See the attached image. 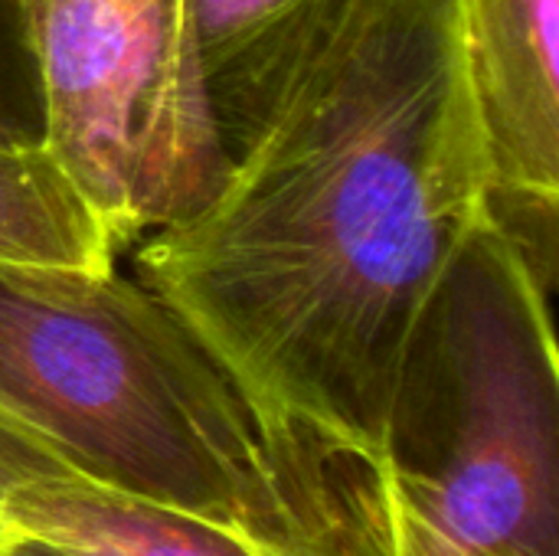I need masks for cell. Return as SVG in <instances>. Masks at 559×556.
Returning a JSON list of instances; mask_svg holds the SVG:
<instances>
[{"instance_id":"cell-1","label":"cell","mask_w":559,"mask_h":556,"mask_svg":"<svg viewBox=\"0 0 559 556\" xmlns=\"http://www.w3.org/2000/svg\"><path fill=\"white\" fill-rule=\"evenodd\" d=\"M491 213L459 0H344L213 197L144 236L151 288L239 390L275 465L386 452L416 331Z\"/></svg>"},{"instance_id":"cell-2","label":"cell","mask_w":559,"mask_h":556,"mask_svg":"<svg viewBox=\"0 0 559 556\" xmlns=\"http://www.w3.org/2000/svg\"><path fill=\"white\" fill-rule=\"evenodd\" d=\"M0 393L105 482L275 554L324 556L239 390L138 279L0 272Z\"/></svg>"},{"instance_id":"cell-3","label":"cell","mask_w":559,"mask_h":556,"mask_svg":"<svg viewBox=\"0 0 559 556\" xmlns=\"http://www.w3.org/2000/svg\"><path fill=\"white\" fill-rule=\"evenodd\" d=\"M554 285L491 210L416 331L377 456L481 554L559 556Z\"/></svg>"},{"instance_id":"cell-4","label":"cell","mask_w":559,"mask_h":556,"mask_svg":"<svg viewBox=\"0 0 559 556\" xmlns=\"http://www.w3.org/2000/svg\"><path fill=\"white\" fill-rule=\"evenodd\" d=\"M36 141L118 249L197 213L226 174L193 0H13Z\"/></svg>"},{"instance_id":"cell-5","label":"cell","mask_w":559,"mask_h":556,"mask_svg":"<svg viewBox=\"0 0 559 556\" xmlns=\"http://www.w3.org/2000/svg\"><path fill=\"white\" fill-rule=\"evenodd\" d=\"M491 154V210L557 282L559 0H459Z\"/></svg>"},{"instance_id":"cell-6","label":"cell","mask_w":559,"mask_h":556,"mask_svg":"<svg viewBox=\"0 0 559 556\" xmlns=\"http://www.w3.org/2000/svg\"><path fill=\"white\" fill-rule=\"evenodd\" d=\"M0 511L20 544L62 556H282L233 528L105 482L3 393Z\"/></svg>"},{"instance_id":"cell-7","label":"cell","mask_w":559,"mask_h":556,"mask_svg":"<svg viewBox=\"0 0 559 556\" xmlns=\"http://www.w3.org/2000/svg\"><path fill=\"white\" fill-rule=\"evenodd\" d=\"M344 0H193L200 59L229 154L255 131Z\"/></svg>"},{"instance_id":"cell-8","label":"cell","mask_w":559,"mask_h":556,"mask_svg":"<svg viewBox=\"0 0 559 556\" xmlns=\"http://www.w3.org/2000/svg\"><path fill=\"white\" fill-rule=\"evenodd\" d=\"M118 242L36 138H0V272L105 275Z\"/></svg>"},{"instance_id":"cell-9","label":"cell","mask_w":559,"mask_h":556,"mask_svg":"<svg viewBox=\"0 0 559 556\" xmlns=\"http://www.w3.org/2000/svg\"><path fill=\"white\" fill-rule=\"evenodd\" d=\"M337 556H495L445 534L383 459L331 456Z\"/></svg>"},{"instance_id":"cell-10","label":"cell","mask_w":559,"mask_h":556,"mask_svg":"<svg viewBox=\"0 0 559 556\" xmlns=\"http://www.w3.org/2000/svg\"><path fill=\"white\" fill-rule=\"evenodd\" d=\"M16 547H20V541L13 537V531H10V524H7V518L0 511V556H13Z\"/></svg>"},{"instance_id":"cell-11","label":"cell","mask_w":559,"mask_h":556,"mask_svg":"<svg viewBox=\"0 0 559 556\" xmlns=\"http://www.w3.org/2000/svg\"><path fill=\"white\" fill-rule=\"evenodd\" d=\"M13 556H62L56 554V551H49V547H39V544H20Z\"/></svg>"}]
</instances>
